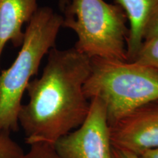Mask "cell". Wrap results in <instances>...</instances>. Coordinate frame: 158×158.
I'll return each instance as SVG.
<instances>
[{"mask_svg": "<svg viewBox=\"0 0 158 158\" xmlns=\"http://www.w3.org/2000/svg\"><path fill=\"white\" fill-rule=\"evenodd\" d=\"M63 12L62 27L76 34L77 51L91 59L127 61L129 27L121 6L105 0H71Z\"/></svg>", "mask_w": 158, "mask_h": 158, "instance_id": "4", "label": "cell"}, {"mask_svg": "<svg viewBox=\"0 0 158 158\" xmlns=\"http://www.w3.org/2000/svg\"><path fill=\"white\" fill-rule=\"evenodd\" d=\"M63 158H113L110 125L106 108L97 98L84 122L54 145Z\"/></svg>", "mask_w": 158, "mask_h": 158, "instance_id": "5", "label": "cell"}, {"mask_svg": "<svg viewBox=\"0 0 158 158\" xmlns=\"http://www.w3.org/2000/svg\"><path fill=\"white\" fill-rule=\"evenodd\" d=\"M91 68L92 59L74 47L51 49L41 76L27 86L28 101L19 114L26 143L55 145L84 122L90 108L84 87Z\"/></svg>", "mask_w": 158, "mask_h": 158, "instance_id": "1", "label": "cell"}, {"mask_svg": "<svg viewBox=\"0 0 158 158\" xmlns=\"http://www.w3.org/2000/svg\"><path fill=\"white\" fill-rule=\"evenodd\" d=\"M62 23L63 15L50 7H39L27 23L16 58L0 73V134L19 130L23 94L43 57L55 47Z\"/></svg>", "mask_w": 158, "mask_h": 158, "instance_id": "2", "label": "cell"}, {"mask_svg": "<svg viewBox=\"0 0 158 158\" xmlns=\"http://www.w3.org/2000/svg\"><path fill=\"white\" fill-rule=\"evenodd\" d=\"M23 151L9 133L0 134V158H19Z\"/></svg>", "mask_w": 158, "mask_h": 158, "instance_id": "11", "label": "cell"}, {"mask_svg": "<svg viewBox=\"0 0 158 158\" xmlns=\"http://www.w3.org/2000/svg\"><path fill=\"white\" fill-rule=\"evenodd\" d=\"M158 37V5L148 20L143 33V40Z\"/></svg>", "mask_w": 158, "mask_h": 158, "instance_id": "12", "label": "cell"}, {"mask_svg": "<svg viewBox=\"0 0 158 158\" xmlns=\"http://www.w3.org/2000/svg\"><path fill=\"white\" fill-rule=\"evenodd\" d=\"M138 156L140 158H158V147L143 152Z\"/></svg>", "mask_w": 158, "mask_h": 158, "instance_id": "14", "label": "cell"}, {"mask_svg": "<svg viewBox=\"0 0 158 158\" xmlns=\"http://www.w3.org/2000/svg\"><path fill=\"white\" fill-rule=\"evenodd\" d=\"M125 12L129 23L127 42V61L132 62L143 41L148 20L157 6L158 0H116Z\"/></svg>", "mask_w": 158, "mask_h": 158, "instance_id": "8", "label": "cell"}, {"mask_svg": "<svg viewBox=\"0 0 158 158\" xmlns=\"http://www.w3.org/2000/svg\"><path fill=\"white\" fill-rule=\"evenodd\" d=\"M113 158H140L139 156L131 152L113 148Z\"/></svg>", "mask_w": 158, "mask_h": 158, "instance_id": "13", "label": "cell"}, {"mask_svg": "<svg viewBox=\"0 0 158 158\" xmlns=\"http://www.w3.org/2000/svg\"><path fill=\"white\" fill-rule=\"evenodd\" d=\"M19 158H63L57 152L54 145L48 143H33L27 152H23Z\"/></svg>", "mask_w": 158, "mask_h": 158, "instance_id": "10", "label": "cell"}, {"mask_svg": "<svg viewBox=\"0 0 158 158\" xmlns=\"http://www.w3.org/2000/svg\"><path fill=\"white\" fill-rule=\"evenodd\" d=\"M132 62L158 69V37L143 40Z\"/></svg>", "mask_w": 158, "mask_h": 158, "instance_id": "9", "label": "cell"}, {"mask_svg": "<svg viewBox=\"0 0 158 158\" xmlns=\"http://www.w3.org/2000/svg\"><path fill=\"white\" fill-rule=\"evenodd\" d=\"M113 148L139 155L158 147V100L134 109L110 124Z\"/></svg>", "mask_w": 158, "mask_h": 158, "instance_id": "6", "label": "cell"}, {"mask_svg": "<svg viewBox=\"0 0 158 158\" xmlns=\"http://www.w3.org/2000/svg\"><path fill=\"white\" fill-rule=\"evenodd\" d=\"M89 100L106 108L109 125L135 108L158 100V69L129 61L92 59L84 85Z\"/></svg>", "mask_w": 158, "mask_h": 158, "instance_id": "3", "label": "cell"}, {"mask_svg": "<svg viewBox=\"0 0 158 158\" xmlns=\"http://www.w3.org/2000/svg\"><path fill=\"white\" fill-rule=\"evenodd\" d=\"M38 8L37 0H0V63L7 43L15 47L22 45L23 25L31 21Z\"/></svg>", "mask_w": 158, "mask_h": 158, "instance_id": "7", "label": "cell"}]
</instances>
